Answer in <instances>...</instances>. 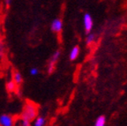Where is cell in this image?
Listing matches in <instances>:
<instances>
[{
	"label": "cell",
	"mask_w": 127,
	"mask_h": 126,
	"mask_svg": "<svg viewBox=\"0 0 127 126\" xmlns=\"http://www.w3.org/2000/svg\"><path fill=\"white\" fill-rule=\"evenodd\" d=\"M106 124V117L104 116H100L95 120V126H104Z\"/></svg>",
	"instance_id": "cell-9"
},
{
	"label": "cell",
	"mask_w": 127,
	"mask_h": 126,
	"mask_svg": "<svg viewBox=\"0 0 127 126\" xmlns=\"http://www.w3.org/2000/svg\"><path fill=\"white\" fill-rule=\"evenodd\" d=\"M95 39V33H88V35L87 36V39H86V42H87V45H90L91 43H93Z\"/></svg>",
	"instance_id": "cell-11"
},
{
	"label": "cell",
	"mask_w": 127,
	"mask_h": 126,
	"mask_svg": "<svg viewBox=\"0 0 127 126\" xmlns=\"http://www.w3.org/2000/svg\"><path fill=\"white\" fill-rule=\"evenodd\" d=\"M34 121V126H43L46 124V119L42 116H36Z\"/></svg>",
	"instance_id": "cell-8"
},
{
	"label": "cell",
	"mask_w": 127,
	"mask_h": 126,
	"mask_svg": "<svg viewBox=\"0 0 127 126\" xmlns=\"http://www.w3.org/2000/svg\"><path fill=\"white\" fill-rule=\"evenodd\" d=\"M16 87H17V84L13 80L9 81L6 84V89H7L8 92H14L16 90Z\"/></svg>",
	"instance_id": "cell-10"
},
{
	"label": "cell",
	"mask_w": 127,
	"mask_h": 126,
	"mask_svg": "<svg viewBox=\"0 0 127 126\" xmlns=\"http://www.w3.org/2000/svg\"><path fill=\"white\" fill-rule=\"evenodd\" d=\"M37 114H38L37 106L33 102H27L26 105L24 106L23 110H22L21 118L31 122V121L34 120V118L37 116Z\"/></svg>",
	"instance_id": "cell-1"
},
{
	"label": "cell",
	"mask_w": 127,
	"mask_h": 126,
	"mask_svg": "<svg viewBox=\"0 0 127 126\" xmlns=\"http://www.w3.org/2000/svg\"><path fill=\"white\" fill-rule=\"evenodd\" d=\"M83 22H84V28H85L86 33H89L94 26V21H93V19H92V16L89 13H86L84 15Z\"/></svg>",
	"instance_id": "cell-3"
},
{
	"label": "cell",
	"mask_w": 127,
	"mask_h": 126,
	"mask_svg": "<svg viewBox=\"0 0 127 126\" xmlns=\"http://www.w3.org/2000/svg\"><path fill=\"white\" fill-rule=\"evenodd\" d=\"M79 46H74L72 49H71V52H70V60L71 61H73V60L77 59V57H79Z\"/></svg>",
	"instance_id": "cell-6"
},
{
	"label": "cell",
	"mask_w": 127,
	"mask_h": 126,
	"mask_svg": "<svg viewBox=\"0 0 127 126\" xmlns=\"http://www.w3.org/2000/svg\"><path fill=\"white\" fill-rule=\"evenodd\" d=\"M60 51L59 50H57L53 53V55L51 56V58H50V61L49 63V65H48V73L49 74H51L52 72L55 70V65L58 62V58L60 57Z\"/></svg>",
	"instance_id": "cell-2"
},
{
	"label": "cell",
	"mask_w": 127,
	"mask_h": 126,
	"mask_svg": "<svg viewBox=\"0 0 127 126\" xmlns=\"http://www.w3.org/2000/svg\"><path fill=\"white\" fill-rule=\"evenodd\" d=\"M4 52V46L3 42H0V57H3Z\"/></svg>",
	"instance_id": "cell-14"
},
{
	"label": "cell",
	"mask_w": 127,
	"mask_h": 126,
	"mask_svg": "<svg viewBox=\"0 0 127 126\" xmlns=\"http://www.w3.org/2000/svg\"><path fill=\"white\" fill-rule=\"evenodd\" d=\"M12 0H4V4H5L6 6H10L11 4H12Z\"/></svg>",
	"instance_id": "cell-15"
},
{
	"label": "cell",
	"mask_w": 127,
	"mask_h": 126,
	"mask_svg": "<svg viewBox=\"0 0 127 126\" xmlns=\"http://www.w3.org/2000/svg\"><path fill=\"white\" fill-rule=\"evenodd\" d=\"M12 80H13L17 85L21 84L22 81H23V79H22V75L20 74V72H19L18 71H14L13 75H12Z\"/></svg>",
	"instance_id": "cell-7"
},
{
	"label": "cell",
	"mask_w": 127,
	"mask_h": 126,
	"mask_svg": "<svg viewBox=\"0 0 127 126\" xmlns=\"http://www.w3.org/2000/svg\"><path fill=\"white\" fill-rule=\"evenodd\" d=\"M52 32H55V33H60L63 28V22L60 19H56L52 21L51 26H50Z\"/></svg>",
	"instance_id": "cell-5"
},
{
	"label": "cell",
	"mask_w": 127,
	"mask_h": 126,
	"mask_svg": "<svg viewBox=\"0 0 127 126\" xmlns=\"http://www.w3.org/2000/svg\"><path fill=\"white\" fill-rule=\"evenodd\" d=\"M20 124H19L20 125H22V126H29L30 124H31V122H29V121L28 120H25V119L23 118H20Z\"/></svg>",
	"instance_id": "cell-13"
},
{
	"label": "cell",
	"mask_w": 127,
	"mask_h": 126,
	"mask_svg": "<svg viewBox=\"0 0 127 126\" xmlns=\"http://www.w3.org/2000/svg\"><path fill=\"white\" fill-rule=\"evenodd\" d=\"M15 124L14 119L12 116L4 114L0 116V125L2 126H12Z\"/></svg>",
	"instance_id": "cell-4"
},
{
	"label": "cell",
	"mask_w": 127,
	"mask_h": 126,
	"mask_svg": "<svg viewBox=\"0 0 127 126\" xmlns=\"http://www.w3.org/2000/svg\"><path fill=\"white\" fill-rule=\"evenodd\" d=\"M30 75H32V76H36V75L39 74V70L37 69V68H35V67H34V68H31L30 69Z\"/></svg>",
	"instance_id": "cell-12"
}]
</instances>
